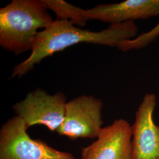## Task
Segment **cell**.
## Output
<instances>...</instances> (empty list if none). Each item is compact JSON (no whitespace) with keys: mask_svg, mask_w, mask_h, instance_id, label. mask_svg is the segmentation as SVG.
<instances>
[{"mask_svg":"<svg viewBox=\"0 0 159 159\" xmlns=\"http://www.w3.org/2000/svg\"><path fill=\"white\" fill-rule=\"evenodd\" d=\"M46 8L54 12L57 20L69 21L80 27L87 23L83 15V9L61 0H43Z\"/></svg>","mask_w":159,"mask_h":159,"instance_id":"9","label":"cell"},{"mask_svg":"<svg viewBox=\"0 0 159 159\" xmlns=\"http://www.w3.org/2000/svg\"><path fill=\"white\" fill-rule=\"evenodd\" d=\"M137 33L134 21L110 25L102 31H92L81 29L69 21L56 19L40 31L31 54L14 67L11 78L23 77L47 57L71 46L89 43L117 48L123 41L135 38Z\"/></svg>","mask_w":159,"mask_h":159,"instance_id":"1","label":"cell"},{"mask_svg":"<svg viewBox=\"0 0 159 159\" xmlns=\"http://www.w3.org/2000/svg\"><path fill=\"white\" fill-rule=\"evenodd\" d=\"M87 21L97 20L110 25L159 16V0H125L120 2L98 4L83 10Z\"/></svg>","mask_w":159,"mask_h":159,"instance_id":"8","label":"cell"},{"mask_svg":"<svg viewBox=\"0 0 159 159\" xmlns=\"http://www.w3.org/2000/svg\"><path fill=\"white\" fill-rule=\"evenodd\" d=\"M132 129L126 120H115L103 127L89 146L82 148L81 159H133Z\"/></svg>","mask_w":159,"mask_h":159,"instance_id":"7","label":"cell"},{"mask_svg":"<svg viewBox=\"0 0 159 159\" xmlns=\"http://www.w3.org/2000/svg\"><path fill=\"white\" fill-rule=\"evenodd\" d=\"M159 37V21L153 29L137 35L133 39L123 41L117 48L123 52L142 49L152 43Z\"/></svg>","mask_w":159,"mask_h":159,"instance_id":"10","label":"cell"},{"mask_svg":"<svg viewBox=\"0 0 159 159\" xmlns=\"http://www.w3.org/2000/svg\"><path fill=\"white\" fill-rule=\"evenodd\" d=\"M156 104V96L147 93L135 113L131 125L133 159H159V125L153 119Z\"/></svg>","mask_w":159,"mask_h":159,"instance_id":"6","label":"cell"},{"mask_svg":"<svg viewBox=\"0 0 159 159\" xmlns=\"http://www.w3.org/2000/svg\"><path fill=\"white\" fill-rule=\"evenodd\" d=\"M67 102V97L62 92L51 95L38 88L16 103L12 110L16 116L23 120L27 129L43 125L54 132L63 124Z\"/></svg>","mask_w":159,"mask_h":159,"instance_id":"4","label":"cell"},{"mask_svg":"<svg viewBox=\"0 0 159 159\" xmlns=\"http://www.w3.org/2000/svg\"><path fill=\"white\" fill-rule=\"evenodd\" d=\"M102 107V100L93 96L81 95L67 102L64 121L57 133L71 140L97 139L103 128Z\"/></svg>","mask_w":159,"mask_h":159,"instance_id":"5","label":"cell"},{"mask_svg":"<svg viewBox=\"0 0 159 159\" xmlns=\"http://www.w3.org/2000/svg\"><path fill=\"white\" fill-rule=\"evenodd\" d=\"M23 120L17 116L0 129V159H75L69 152L56 150L27 133Z\"/></svg>","mask_w":159,"mask_h":159,"instance_id":"3","label":"cell"},{"mask_svg":"<svg viewBox=\"0 0 159 159\" xmlns=\"http://www.w3.org/2000/svg\"><path fill=\"white\" fill-rule=\"evenodd\" d=\"M53 19L43 0H12L0 9V46L16 56L31 51Z\"/></svg>","mask_w":159,"mask_h":159,"instance_id":"2","label":"cell"}]
</instances>
